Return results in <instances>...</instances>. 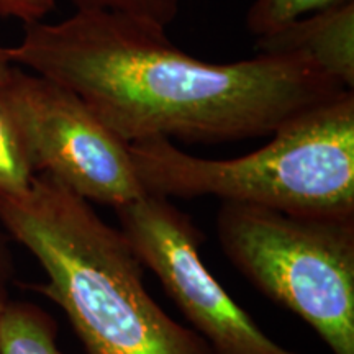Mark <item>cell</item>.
I'll return each mask as SVG.
<instances>
[{
    "label": "cell",
    "instance_id": "4",
    "mask_svg": "<svg viewBox=\"0 0 354 354\" xmlns=\"http://www.w3.org/2000/svg\"><path fill=\"white\" fill-rule=\"evenodd\" d=\"M215 233L264 297L307 323L331 354H354V216L223 202Z\"/></svg>",
    "mask_w": 354,
    "mask_h": 354
},
{
    "label": "cell",
    "instance_id": "12",
    "mask_svg": "<svg viewBox=\"0 0 354 354\" xmlns=\"http://www.w3.org/2000/svg\"><path fill=\"white\" fill-rule=\"evenodd\" d=\"M56 0H0V17L20 20L24 25L43 21L55 8Z\"/></svg>",
    "mask_w": 354,
    "mask_h": 354
},
{
    "label": "cell",
    "instance_id": "9",
    "mask_svg": "<svg viewBox=\"0 0 354 354\" xmlns=\"http://www.w3.org/2000/svg\"><path fill=\"white\" fill-rule=\"evenodd\" d=\"M35 176L19 128L0 102V196L24 192Z\"/></svg>",
    "mask_w": 354,
    "mask_h": 354
},
{
    "label": "cell",
    "instance_id": "3",
    "mask_svg": "<svg viewBox=\"0 0 354 354\" xmlns=\"http://www.w3.org/2000/svg\"><path fill=\"white\" fill-rule=\"evenodd\" d=\"M148 194L215 197L295 215L354 216V91L295 115L238 158L194 156L167 138L130 143Z\"/></svg>",
    "mask_w": 354,
    "mask_h": 354
},
{
    "label": "cell",
    "instance_id": "5",
    "mask_svg": "<svg viewBox=\"0 0 354 354\" xmlns=\"http://www.w3.org/2000/svg\"><path fill=\"white\" fill-rule=\"evenodd\" d=\"M0 102L19 128L37 174H48L91 203L113 209L146 190L130 145L71 88L13 66Z\"/></svg>",
    "mask_w": 354,
    "mask_h": 354
},
{
    "label": "cell",
    "instance_id": "7",
    "mask_svg": "<svg viewBox=\"0 0 354 354\" xmlns=\"http://www.w3.org/2000/svg\"><path fill=\"white\" fill-rule=\"evenodd\" d=\"M264 55L297 56L320 73L354 88V0H343L256 38Z\"/></svg>",
    "mask_w": 354,
    "mask_h": 354
},
{
    "label": "cell",
    "instance_id": "1",
    "mask_svg": "<svg viewBox=\"0 0 354 354\" xmlns=\"http://www.w3.org/2000/svg\"><path fill=\"white\" fill-rule=\"evenodd\" d=\"M10 55L17 66L76 92L128 145L271 136L348 91L297 56L201 61L174 46L162 26L110 10L25 25Z\"/></svg>",
    "mask_w": 354,
    "mask_h": 354
},
{
    "label": "cell",
    "instance_id": "11",
    "mask_svg": "<svg viewBox=\"0 0 354 354\" xmlns=\"http://www.w3.org/2000/svg\"><path fill=\"white\" fill-rule=\"evenodd\" d=\"M76 10H110L167 28L179 10V0H71Z\"/></svg>",
    "mask_w": 354,
    "mask_h": 354
},
{
    "label": "cell",
    "instance_id": "14",
    "mask_svg": "<svg viewBox=\"0 0 354 354\" xmlns=\"http://www.w3.org/2000/svg\"><path fill=\"white\" fill-rule=\"evenodd\" d=\"M13 66H17V64L13 63V59H12L10 48L0 46V87H2V84L7 81L8 74H10Z\"/></svg>",
    "mask_w": 354,
    "mask_h": 354
},
{
    "label": "cell",
    "instance_id": "10",
    "mask_svg": "<svg viewBox=\"0 0 354 354\" xmlns=\"http://www.w3.org/2000/svg\"><path fill=\"white\" fill-rule=\"evenodd\" d=\"M343 0H254L246 13V28L254 38L284 28L292 21Z\"/></svg>",
    "mask_w": 354,
    "mask_h": 354
},
{
    "label": "cell",
    "instance_id": "8",
    "mask_svg": "<svg viewBox=\"0 0 354 354\" xmlns=\"http://www.w3.org/2000/svg\"><path fill=\"white\" fill-rule=\"evenodd\" d=\"M0 354H64L53 318L38 305L8 300L0 318Z\"/></svg>",
    "mask_w": 354,
    "mask_h": 354
},
{
    "label": "cell",
    "instance_id": "2",
    "mask_svg": "<svg viewBox=\"0 0 354 354\" xmlns=\"http://www.w3.org/2000/svg\"><path fill=\"white\" fill-rule=\"evenodd\" d=\"M0 225L37 259L46 281L32 290L61 308L84 354H218L151 297L122 230L51 176L0 196Z\"/></svg>",
    "mask_w": 354,
    "mask_h": 354
},
{
    "label": "cell",
    "instance_id": "13",
    "mask_svg": "<svg viewBox=\"0 0 354 354\" xmlns=\"http://www.w3.org/2000/svg\"><path fill=\"white\" fill-rule=\"evenodd\" d=\"M13 279V259L8 250L7 238L0 232V289H8V284Z\"/></svg>",
    "mask_w": 354,
    "mask_h": 354
},
{
    "label": "cell",
    "instance_id": "15",
    "mask_svg": "<svg viewBox=\"0 0 354 354\" xmlns=\"http://www.w3.org/2000/svg\"><path fill=\"white\" fill-rule=\"evenodd\" d=\"M8 300H10L8 299V290L0 289V318H2V312H3V308H6Z\"/></svg>",
    "mask_w": 354,
    "mask_h": 354
},
{
    "label": "cell",
    "instance_id": "6",
    "mask_svg": "<svg viewBox=\"0 0 354 354\" xmlns=\"http://www.w3.org/2000/svg\"><path fill=\"white\" fill-rule=\"evenodd\" d=\"M145 269H149L180 310L189 328L218 354H300L271 338L234 302L201 256L203 234L171 198L146 192L115 209Z\"/></svg>",
    "mask_w": 354,
    "mask_h": 354
}]
</instances>
